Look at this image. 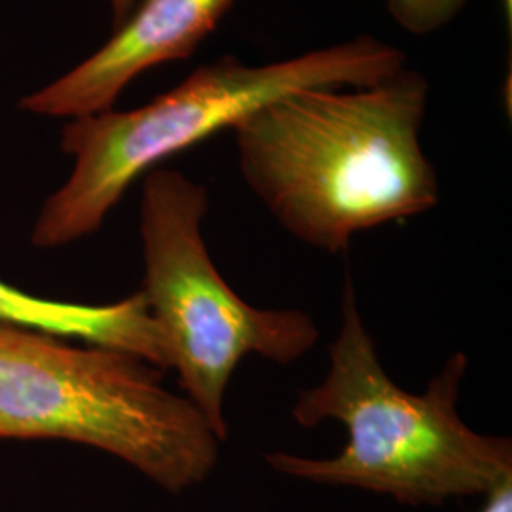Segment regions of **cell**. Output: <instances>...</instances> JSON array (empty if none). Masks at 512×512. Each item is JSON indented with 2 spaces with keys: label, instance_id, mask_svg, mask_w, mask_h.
<instances>
[{
  "label": "cell",
  "instance_id": "6da1fadb",
  "mask_svg": "<svg viewBox=\"0 0 512 512\" xmlns=\"http://www.w3.org/2000/svg\"><path fill=\"white\" fill-rule=\"evenodd\" d=\"M429 93L408 67L363 88L287 93L232 129L243 183L287 234L330 255L423 215L440 202L421 145Z\"/></svg>",
  "mask_w": 512,
  "mask_h": 512
},
{
  "label": "cell",
  "instance_id": "7a4b0ae2",
  "mask_svg": "<svg viewBox=\"0 0 512 512\" xmlns=\"http://www.w3.org/2000/svg\"><path fill=\"white\" fill-rule=\"evenodd\" d=\"M329 355V374L298 395L293 420L306 429L338 421L348 431V442L332 458L289 452L264 456L275 473L389 495L410 507L486 497L511 480V439L476 433L459 416L467 355L456 351L423 393L404 391L385 372L349 275L342 293V327Z\"/></svg>",
  "mask_w": 512,
  "mask_h": 512
},
{
  "label": "cell",
  "instance_id": "3957f363",
  "mask_svg": "<svg viewBox=\"0 0 512 512\" xmlns=\"http://www.w3.org/2000/svg\"><path fill=\"white\" fill-rule=\"evenodd\" d=\"M404 67L403 50L370 35L264 65L222 55L139 109L73 118L61 131V150L73 156V171L46 198L31 243L38 249H57L99 232L135 181L167 158L220 131H232L287 93L363 88Z\"/></svg>",
  "mask_w": 512,
  "mask_h": 512
},
{
  "label": "cell",
  "instance_id": "277c9868",
  "mask_svg": "<svg viewBox=\"0 0 512 512\" xmlns=\"http://www.w3.org/2000/svg\"><path fill=\"white\" fill-rule=\"evenodd\" d=\"M0 439L67 440L128 463L169 494L203 484L224 444L162 370L103 346L0 323Z\"/></svg>",
  "mask_w": 512,
  "mask_h": 512
},
{
  "label": "cell",
  "instance_id": "5b68a950",
  "mask_svg": "<svg viewBox=\"0 0 512 512\" xmlns=\"http://www.w3.org/2000/svg\"><path fill=\"white\" fill-rule=\"evenodd\" d=\"M207 211V188L181 171L156 167L145 175L141 291L162 334L167 368L226 442L224 399L239 363L256 355L291 365L315 348L319 329L304 311L256 308L226 283L203 238Z\"/></svg>",
  "mask_w": 512,
  "mask_h": 512
},
{
  "label": "cell",
  "instance_id": "8992f818",
  "mask_svg": "<svg viewBox=\"0 0 512 512\" xmlns=\"http://www.w3.org/2000/svg\"><path fill=\"white\" fill-rule=\"evenodd\" d=\"M236 2L139 0L95 54L23 97L19 109L69 120L112 110L129 84L148 69L196 54Z\"/></svg>",
  "mask_w": 512,
  "mask_h": 512
},
{
  "label": "cell",
  "instance_id": "52a82bcc",
  "mask_svg": "<svg viewBox=\"0 0 512 512\" xmlns=\"http://www.w3.org/2000/svg\"><path fill=\"white\" fill-rule=\"evenodd\" d=\"M0 323L120 349L167 370L164 340L143 291L120 302L93 306L40 298L0 279Z\"/></svg>",
  "mask_w": 512,
  "mask_h": 512
},
{
  "label": "cell",
  "instance_id": "ba28073f",
  "mask_svg": "<svg viewBox=\"0 0 512 512\" xmlns=\"http://www.w3.org/2000/svg\"><path fill=\"white\" fill-rule=\"evenodd\" d=\"M469 0H385L391 19L414 37L433 35L458 18Z\"/></svg>",
  "mask_w": 512,
  "mask_h": 512
},
{
  "label": "cell",
  "instance_id": "9c48e42d",
  "mask_svg": "<svg viewBox=\"0 0 512 512\" xmlns=\"http://www.w3.org/2000/svg\"><path fill=\"white\" fill-rule=\"evenodd\" d=\"M478 512H512V478L486 495V501Z\"/></svg>",
  "mask_w": 512,
  "mask_h": 512
},
{
  "label": "cell",
  "instance_id": "30bf717a",
  "mask_svg": "<svg viewBox=\"0 0 512 512\" xmlns=\"http://www.w3.org/2000/svg\"><path fill=\"white\" fill-rule=\"evenodd\" d=\"M139 0H109L110 12H112V21H114V29L118 25H122L129 14L133 12V8L137 6Z\"/></svg>",
  "mask_w": 512,
  "mask_h": 512
},
{
  "label": "cell",
  "instance_id": "8fae6325",
  "mask_svg": "<svg viewBox=\"0 0 512 512\" xmlns=\"http://www.w3.org/2000/svg\"><path fill=\"white\" fill-rule=\"evenodd\" d=\"M501 2V10H503V18L507 21V33L511 37L512 33V0H499Z\"/></svg>",
  "mask_w": 512,
  "mask_h": 512
}]
</instances>
